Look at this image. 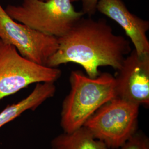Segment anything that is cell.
I'll list each match as a JSON object with an SVG mask.
<instances>
[{
	"instance_id": "4",
	"label": "cell",
	"mask_w": 149,
	"mask_h": 149,
	"mask_svg": "<svg viewBox=\"0 0 149 149\" xmlns=\"http://www.w3.org/2000/svg\"><path fill=\"white\" fill-rule=\"evenodd\" d=\"M139 108L116 97L98 108L84 127L109 149H120L138 130Z\"/></svg>"
},
{
	"instance_id": "8",
	"label": "cell",
	"mask_w": 149,
	"mask_h": 149,
	"mask_svg": "<svg viewBox=\"0 0 149 149\" xmlns=\"http://www.w3.org/2000/svg\"><path fill=\"white\" fill-rule=\"evenodd\" d=\"M97 11L109 17L122 28L139 55L149 54L146 33L149 22L131 13L122 0H99Z\"/></svg>"
},
{
	"instance_id": "1",
	"label": "cell",
	"mask_w": 149,
	"mask_h": 149,
	"mask_svg": "<svg viewBox=\"0 0 149 149\" xmlns=\"http://www.w3.org/2000/svg\"><path fill=\"white\" fill-rule=\"evenodd\" d=\"M58 39V49L47 66L56 68L69 63L79 64L91 78L100 74L101 66H111L117 71L132 51L128 39L115 34L105 19L95 20L91 17L83 16Z\"/></svg>"
},
{
	"instance_id": "13",
	"label": "cell",
	"mask_w": 149,
	"mask_h": 149,
	"mask_svg": "<svg viewBox=\"0 0 149 149\" xmlns=\"http://www.w3.org/2000/svg\"><path fill=\"white\" fill-rule=\"evenodd\" d=\"M42 1H47V0H42Z\"/></svg>"
},
{
	"instance_id": "11",
	"label": "cell",
	"mask_w": 149,
	"mask_h": 149,
	"mask_svg": "<svg viewBox=\"0 0 149 149\" xmlns=\"http://www.w3.org/2000/svg\"><path fill=\"white\" fill-rule=\"evenodd\" d=\"M120 149H149V137L141 130H137Z\"/></svg>"
},
{
	"instance_id": "7",
	"label": "cell",
	"mask_w": 149,
	"mask_h": 149,
	"mask_svg": "<svg viewBox=\"0 0 149 149\" xmlns=\"http://www.w3.org/2000/svg\"><path fill=\"white\" fill-rule=\"evenodd\" d=\"M114 77L117 97L149 107V54L139 55L132 50Z\"/></svg>"
},
{
	"instance_id": "2",
	"label": "cell",
	"mask_w": 149,
	"mask_h": 149,
	"mask_svg": "<svg viewBox=\"0 0 149 149\" xmlns=\"http://www.w3.org/2000/svg\"><path fill=\"white\" fill-rule=\"evenodd\" d=\"M69 81L70 90L62 103L60 117V126L66 133L83 127L98 108L116 97L114 77L110 73L91 78L72 71Z\"/></svg>"
},
{
	"instance_id": "3",
	"label": "cell",
	"mask_w": 149,
	"mask_h": 149,
	"mask_svg": "<svg viewBox=\"0 0 149 149\" xmlns=\"http://www.w3.org/2000/svg\"><path fill=\"white\" fill-rule=\"evenodd\" d=\"M5 10L16 21L57 38L85 15L75 10L71 0H22L21 5H10Z\"/></svg>"
},
{
	"instance_id": "10",
	"label": "cell",
	"mask_w": 149,
	"mask_h": 149,
	"mask_svg": "<svg viewBox=\"0 0 149 149\" xmlns=\"http://www.w3.org/2000/svg\"><path fill=\"white\" fill-rule=\"evenodd\" d=\"M50 146L51 149H111L84 126L72 132H63L56 136Z\"/></svg>"
},
{
	"instance_id": "9",
	"label": "cell",
	"mask_w": 149,
	"mask_h": 149,
	"mask_svg": "<svg viewBox=\"0 0 149 149\" xmlns=\"http://www.w3.org/2000/svg\"><path fill=\"white\" fill-rule=\"evenodd\" d=\"M56 92L53 82L37 84L32 92L17 103L8 105L0 112V128L18 117L24 112L34 111L48 99L53 97Z\"/></svg>"
},
{
	"instance_id": "6",
	"label": "cell",
	"mask_w": 149,
	"mask_h": 149,
	"mask_svg": "<svg viewBox=\"0 0 149 149\" xmlns=\"http://www.w3.org/2000/svg\"><path fill=\"white\" fill-rule=\"evenodd\" d=\"M0 39L10 44L23 57L47 66L58 48V39L45 34L12 19L0 4Z\"/></svg>"
},
{
	"instance_id": "5",
	"label": "cell",
	"mask_w": 149,
	"mask_h": 149,
	"mask_svg": "<svg viewBox=\"0 0 149 149\" xmlns=\"http://www.w3.org/2000/svg\"><path fill=\"white\" fill-rule=\"evenodd\" d=\"M62 72L31 61L0 39V101L33 84L53 82Z\"/></svg>"
},
{
	"instance_id": "12",
	"label": "cell",
	"mask_w": 149,
	"mask_h": 149,
	"mask_svg": "<svg viewBox=\"0 0 149 149\" xmlns=\"http://www.w3.org/2000/svg\"><path fill=\"white\" fill-rule=\"evenodd\" d=\"M99 0H71V2H75L81 1L82 3V12L84 15H87L89 17L94 15L97 12L96 6Z\"/></svg>"
}]
</instances>
